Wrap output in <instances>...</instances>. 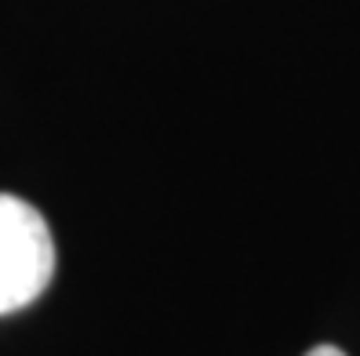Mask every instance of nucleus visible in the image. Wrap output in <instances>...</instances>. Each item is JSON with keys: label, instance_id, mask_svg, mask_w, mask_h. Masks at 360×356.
<instances>
[{"label": "nucleus", "instance_id": "obj_1", "mask_svg": "<svg viewBox=\"0 0 360 356\" xmlns=\"http://www.w3.org/2000/svg\"><path fill=\"white\" fill-rule=\"evenodd\" d=\"M55 277V240L44 215L22 197L0 193V317L26 309Z\"/></svg>", "mask_w": 360, "mask_h": 356}, {"label": "nucleus", "instance_id": "obj_2", "mask_svg": "<svg viewBox=\"0 0 360 356\" xmlns=\"http://www.w3.org/2000/svg\"><path fill=\"white\" fill-rule=\"evenodd\" d=\"M306 356H346V352L338 349V345H316V349H309Z\"/></svg>", "mask_w": 360, "mask_h": 356}]
</instances>
